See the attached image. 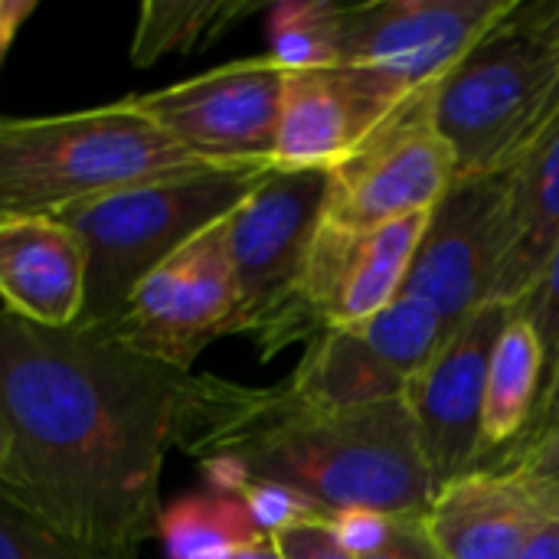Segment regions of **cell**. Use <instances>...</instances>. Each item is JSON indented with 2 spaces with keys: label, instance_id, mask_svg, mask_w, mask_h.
Listing matches in <instances>:
<instances>
[{
  "label": "cell",
  "instance_id": "19",
  "mask_svg": "<svg viewBox=\"0 0 559 559\" xmlns=\"http://www.w3.org/2000/svg\"><path fill=\"white\" fill-rule=\"evenodd\" d=\"M544 393V350L534 328L514 311L504 324L485 386L481 413V455L498 452L531 429Z\"/></svg>",
  "mask_w": 559,
  "mask_h": 559
},
{
  "label": "cell",
  "instance_id": "22",
  "mask_svg": "<svg viewBox=\"0 0 559 559\" xmlns=\"http://www.w3.org/2000/svg\"><path fill=\"white\" fill-rule=\"evenodd\" d=\"M344 7L331 0H288L269 16V56L285 69H331L341 52Z\"/></svg>",
  "mask_w": 559,
  "mask_h": 559
},
{
  "label": "cell",
  "instance_id": "35",
  "mask_svg": "<svg viewBox=\"0 0 559 559\" xmlns=\"http://www.w3.org/2000/svg\"><path fill=\"white\" fill-rule=\"evenodd\" d=\"M233 559H285V557H282V550H278V544H275V537H255L252 544H246L242 550H236V557Z\"/></svg>",
  "mask_w": 559,
  "mask_h": 559
},
{
  "label": "cell",
  "instance_id": "25",
  "mask_svg": "<svg viewBox=\"0 0 559 559\" xmlns=\"http://www.w3.org/2000/svg\"><path fill=\"white\" fill-rule=\"evenodd\" d=\"M233 495L242 498L255 531L265 537H275L288 527L328 518L308 495H301L288 485H275V481H242Z\"/></svg>",
  "mask_w": 559,
  "mask_h": 559
},
{
  "label": "cell",
  "instance_id": "13",
  "mask_svg": "<svg viewBox=\"0 0 559 559\" xmlns=\"http://www.w3.org/2000/svg\"><path fill=\"white\" fill-rule=\"evenodd\" d=\"M429 216L419 213L373 229L321 223L305 272V301L321 331L354 328L400 298Z\"/></svg>",
  "mask_w": 559,
  "mask_h": 559
},
{
  "label": "cell",
  "instance_id": "27",
  "mask_svg": "<svg viewBox=\"0 0 559 559\" xmlns=\"http://www.w3.org/2000/svg\"><path fill=\"white\" fill-rule=\"evenodd\" d=\"M537 334L540 350H544V393L554 380L559 367V246L554 249L544 275L537 278L534 292L514 308ZM540 393V400H544Z\"/></svg>",
  "mask_w": 559,
  "mask_h": 559
},
{
  "label": "cell",
  "instance_id": "10",
  "mask_svg": "<svg viewBox=\"0 0 559 559\" xmlns=\"http://www.w3.org/2000/svg\"><path fill=\"white\" fill-rule=\"evenodd\" d=\"M514 308L485 305L403 386L436 491L481 465V413L495 344Z\"/></svg>",
  "mask_w": 559,
  "mask_h": 559
},
{
  "label": "cell",
  "instance_id": "11",
  "mask_svg": "<svg viewBox=\"0 0 559 559\" xmlns=\"http://www.w3.org/2000/svg\"><path fill=\"white\" fill-rule=\"evenodd\" d=\"M504 197L508 174L455 180L429 216L400 295L432 305L449 334L491 301L501 262Z\"/></svg>",
  "mask_w": 559,
  "mask_h": 559
},
{
  "label": "cell",
  "instance_id": "26",
  "mask_svg": "<svg viewBox=\"0 0 559 559\" xmlns=\"http://www.w3.org/2000/svg\"><path fill=\"white\" fill-rule=\"evenodd\" d=\"M498 468L518 475L534 498L540 501V508L547 511V518L559 514V426L537 432L531 439L514 442V449L498 462Z\"/></svg>",
  "mask_w": 559,
  "mask_h": 559
},
{
  "label": "cell",
  "instance_id": "34",
  "mask_svg": "<svg viewBox=\"0 0 559 559\" xmlns=\"http://www.w3.org/2000/svg\"><path fill=\"white\" fill-rule=\"evenodd\" d=\"M521 559H559V514L547 518V524L534 534Z\"/></svg>",
  "mask_w": 559,
  "mask_h": 559
},
{
  "label": "cell",
  "instance_id": "28",
  "mask_svg": "<svg viewBox=\"0 0 559 559\" xmlns=\"http://www.w3.org/2000/svg\"><path fill=\"white\" fill-rule=\"evenodd\" d=\"M331 521V531L337 537V544L350 554L354 559L370 557L377 554L393 527H396V518L393 514H380V511H364V508H354V511H337L328 518Z\"/></svg>",
  "mask_w": 559,
  "mask_h": 559
},
{
  "label": "cell",
  "instance_id": "23",
  "mask_svg": "<svg viewBox=\"0 0 559 559\" xmlns=\"http://www.w3.org/2000/svg\"><path fill=\"white\" fill-rule=\"evenodd\" d=\"M354 328L370 344V350L406 380L423 364H429V357L449 341V331H445L439 311L409 295H400L380 314H373Z\"/></svg>",
  "mask_w": 559,
  "mask_h": 559
},
{
  "label": "cell",
  "instance_id": "7",
  "mask_svg": "<svg viewBox=\"0 0 559 559\" xmlns=\"http://www.w3.org/2000/svg\"><path fill=\"white\" fill-rule=\"evenodd\" d=\"M521 0H373L344 7V69L393 118L432 108L436 88Z\"/></svg>",
  "mask_w": 559,
  "mask_h": 559
},
{
  "label": "cell",
  "instance_id": "8",
  "mask_svg": "<svg viewBox=\"0 0 559 559\" xmlns=\"http://www.w3.org/2000/svg\"><path fill=\"white\" fill-rule=\"evenodd\" d=\"M285 69L265 52L134 95L183 151L213 167H275Z\"/></svg>",
  "mask_w": 559,
  "mask_h": 559
},
{
  "label": "cell",
  "instance_id": "2",
  "mask_svg": "<svg viewBox=\"0 0 559 559\" xmlns=\"http://www.w3.org/2000/svg\"><path fill=\"white\" fill-rule=\"evenodd\" d=\"M177 449L193 455L213 491L275 481L337 511L426 514L436 485L413 416L400 400L357 409H314L288 393L193 377Z\"/></svg>",
  "mask_w": 559,
  "mask_h": 559
},
{
  "label": "cell",
  "instance_id": "15",
  "mask_svg": "<svg viewBox=\"0 0 559 559\" xmlns=\"http://www.w3.org/2000/svg\"><path fill=\"white\" fill-rule=\"evenodd\" d=\"M423 524L442 559H521L547 511L518 475L478 465L432 495Z\"/></svg>",
  "mask_w": 559,
  "mask_h": 559
},
{
  "label": "cell",
  "instance_id": "24",
  "mask_svg": "<svg viewBox=\"0 0 559 559\" xmlns=\"http://www.w3.org/2000/svg\"><path fill=\"white\" fill-rule=\"evenodd\" d=\"M0 559H138V550L66 537L0 498Z\"/></svg>",
  "mask_w": 559,
  "mask_h": 559
},
{
  "label": "cell",
  "instance_id": "9",
  "mask_svg": "<svg viewBox=\"0 0 559 559\" xmlns=\"http://www.w3.org/2000/svg\"><path fill=\"white\" fill-rule=\"evenodd\" d=\"M226 219L154 269L105 331L124 347L177 370H190L203 347L229 337L236 278Z\"/></svg>",
  "mask_w": 559,
  "mask_h": 559
},
{
  "label": "cell",
  "instance_id": "16",
  "mask_svg": "<svg viewBox=\"0 0 559 559\" xmlns=\"http://www.w3.org/2000/svg\"><path fill=\"white\" fill-rule=\"evenodd\" d=\"M3 308L39 328H72L85 308V246L56 216L0 219Z\"/></svg>",
  "mask_w": 559,
  "mask_h": 559
},
{
  "label": "cell",
  "instance_id": "33",
  "mask_svg": "<svg viewBox=\"0 0 559 559\" xmlns=\"http://www.w3.org/2000/svg\"><path fill=\"white\" fill-rule=\"evenodd\" d=\"M554 426H559V367L557 373H554V380H550V386H547V393H544V400H540V406H537V416H534L531 429L524 432V439H531L537 432H547Z\"/></svg>",
  "mask_w": 559,
  "mask_h": 559
},
{
  "label": "cell",
  "instance_id": "14",
  "mask_svg": "<svg viewBox=\"0 0 559 559\" xmlns=\"http://www.w3.org/2000/svg\"><path fill=\"white\" fill-rule=\"evenodd\" d=\"M396 121L337 66L285 72L275 167L334 170Z\"/></svg>",
  "mask_w": 559,
  "mask_h": 559
},
{
  "label": "cell",
  "instance_id": "32",
  "mask_svg": "<svg viewBox=\"0 0 559 559\" xmlns=\"http://www.w3.org/2000/svg\"><path fill=\"white\" fill-rule=\"evenodd\" d=\"M33 10H36V0H0V66H3L10 43L16 39L20 26L26 23Z\"/></svg>",
  "mask_w": 559,
  "mask_h": 559
},
{
  "label": "cell",
  "instance_id": "20",
  "mask_svg": "<svg viewBox=\"0 0 559 559\" xmlns=\"http://www.w3.org/2000/svg\"><path fill=\"white\" fill-rule=\"evenodd\" d=\"M157 537L167 559H233L236 550L265 534L255 531L242 498L210 488L164 508Z\"/></svg>",
  "mask_w": 559,
  "mask_h": 559
},
{
  "label": "cell",
  "instance_id": "3",
  "mask_svg": "<svg viewBox=\"0 0 559 559\" xmlns=\"http://www.w3.org/2000/svg\"><path fill=\"white\" fill-rule=\"evenodd\" d=\"M213 167L183 151L134 95L49 118H0V219L59 216L118 190L197 177Z\"/></svg>",
  "mask_w": 559,
  "mask_h": 559
},
{
  "label": "cell",
  "instance_id": "12",
  "mask_svg": "<svg viewBox=\"0 0 559 559\" xmlns=\"http://www.w3.org/2000/svg\"><path fill=\"white\" fill-rule=\"evenodd\" d=\"M455 183V157L432 128L429 111L373 134L354 157L331 170L324 223L373 229L432 213Z\"/></svg>",
  "mask_w": 559,
  "mask_h": 559
},
{
  "label": "cell",
  "instance_id": "18",
  "mask_svg": "<svg viewBox=\"0 0 559 559\" xmlns=\"http://www.w3.org/2000/svg\"><path fill=\"white\" fill-rule=\"evenodd\" d=\"M285 386L314 409H357L400 400L406 377L386 367L357 328H328L308 344L305 360Z\"/></svg>",
  "mask_w": 559,
  "mask_h": 559
},
{
  "label": "cell",
  "instance_id": "1",
  "mask_svg": "<svg viewBox=\"0 0 559 559\" xmlns=\"http://www.w3.org/2000/svg\"><path fill=\"white\" fill-rule=\"evenodd\" d=\"M193 373L105 328H39L0 308V498L46 527L141 547Z\"/></svg>",
  "mask_w": 559,
  "mask_h": 559
},
{
  "label": "cell",
  "instance_id": "21",
  "mask_svg": "<svg viewBox=\"0 0 559 559\" xmlns=\"http://www.w3.org/2000/svg\"><path fill=\"white\" fill-rule=\"evenodd\" d=\"M252 10V0H151L138 16L131 62L154 66L170 52L183 56L197 46H206Z\"/></svg>",
  "mask_w": 559,
  "mask_h": 559
},
{
  "label": "cell",
  "instance_id": "5",
  "mask_svg": "<svg viewBox=\"0 0 559 559\" xmlns=\"http://www.w3.org/2000/svg\"><path fill=\"white\" fill-rule=\"evenodd\" d=\"M429 118L455 180L511 174L559 128V52L504 20L436 88Z\"/></svg>",
  "mask_w": 559,
  "mask_h": 559
},
{
  "label": "cell",
  "instance_id": "31",
  "mask_svg": "<svg viewBox=\"0 0 559 559\" xmlns=\"http://www.w3.org/2000/svg\"><path fill=\"white\" fill-rule=\"evenodd\" d=\"M511 26L527 29L540 39H547L559 52V0H547V3H518V10L508 16Z\"/></svg>",
  "mask_w": 559,
  "mask_h": 559
},
{
  "label": "cell",
  "instance_id": "29",
  "mask_svg": "<svg viewBox=\"0 0 559 559\" xmlns=\"http://www.w3.org/2000/svg\"><path fill=\"white\" fill-rule=\"evenodd\" d=\"M275 544L285 559H354L334 537L331 521H308L275 534Z\"/></svg>",
  "mask_w": 559,
  "mask_h": 559
},
{
  "label": "cell",
  "instance_id": "6",
  "mask_svg": "<svg viewBox=\"0 0 559 559\" xmlns=\"http://www.w3.org/2000/svg\"><path fill=\"white\" fill-rule=\"evenodd\" d=\"M331 170L272 167L226 219L236 278L229 334H252L262 357L295 341H314L321 324L305 301V272L324 223Z\"/></svg>",
  "mask_w": 559,
  "mask_h": 559
},
{
  "label": "cell",
  "instance_id": "30",
  "mask_svg": "<svg viewBox=\"0 0 559 559\" xmlns=\"http://www.w3.org/2000/svg\"><path fill=\"white\" fill-rule=\"evenodd\" d=\"M364 559H442V554L429 540L423 514H406V518H396L390 540L377 554Z\"/></svg>",
  "mask_w": 559,
  "mask_h": 559
},
{
  "label": "cell",
  "instance_id": "17",
  "mask_svg": "<svg viewBox=\"0 0 559 559\" xmlns=\"http://www.w3.org/2000/svg\"><path fill=\"white\" fill-rule=\"evenodd\" d=\"M559 246V128L508 174L501 262L488 305L518 308Z\"/></svg>",
  "mask_w": 559,
  "mask_h": 559
},
{
  "label": "cell",
  "instance_id": "4",
  "mask_svg": "<svg viewBox=\"0 0 559 559\" xmlns=\"http://www.w3.org/2000/svg\"><path fill=\"white\" fill-rule=\"evenodd\" d=\"M269 170H206L95 197L59 213L56 219L85 246V308L79 328H108L154 269L233 216Z\"/></svg>",
  "mask_w": 559,
  "mask_h": 559
}]
</instances>
